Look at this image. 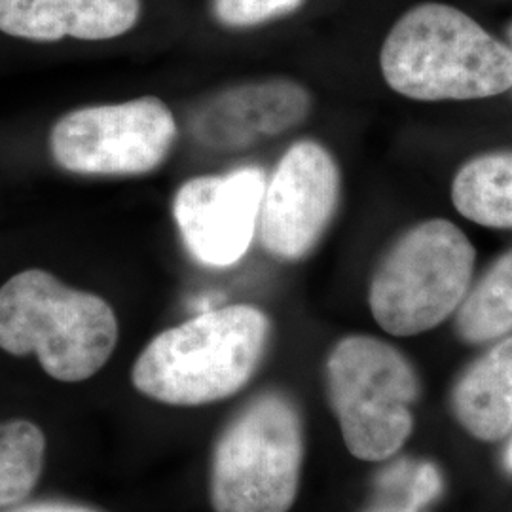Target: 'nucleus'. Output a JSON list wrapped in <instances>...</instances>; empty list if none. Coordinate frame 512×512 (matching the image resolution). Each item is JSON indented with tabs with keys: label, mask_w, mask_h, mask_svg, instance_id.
<instances>
[{
	"label": "nucleus",
	"mask_w": 512,
	"mask_h": 512,
	"mask_svg": "<svg viewBox=\"0 0 512 512\" xmlns=\"http://www.w3.org/2000/svg\"><path fill=\"white\" fill-rule=\"evenodd\" d=\"M509 48H511V52H512V25H511V29H509Z\"/></svg>",
	"instance_id": "obj_20"
},
{
	"label": "nucleus",
	"mask_w": 512,
	"mask_h": 512,
	"mask_svg": "<svg viewBox=\"0 0 512 512\" xmlns=\"http://www.w3.org/2000/svg\"><path fill=\"white\" fill-rule=\"evenodd\" d=\"M264 190L266 175L255 165L186 181L175 194L173 215L192 258L209 268L239 262L255 238Z\"/></svg>",
	"instance_id": "obj_9"
},
{
	"label": "nucleus",
	"mask_w": 512,
	"mask_h": 512,
	"mask_svg": "<svg viewBox=\"0 0 512 512\" xmlns=\"http://www.w3.org/2000/svg\"><path fill=\"white\" fill-rule=\"evenodd\" d=\"M304 456L302 420L281 393L255 397L222 431L211 467L215 512H289Z\"/></svg>",
	"instance_id": "obj_4"
},
{
	"label": "nucleus",
	"mask_w": 512,
	"mask_h": 512,
	"mask_svg": "<svg viewBox=\"0 0 512 512\" xmlns=\"http://www.w3.org/2000/svg\"><path fill=\"white\" fill-rule=\"evenodd\" d=\"M6 512H101L84 507V505H74V503H61V501H44V503H31V505H21L14 507Z\"/></svg>",
	"instance_id": "obj_18"
},
{
	"label": "nucleus",
	"mask_w": 512,
	"mask_h": 512,
	"mask_svg": "<svg viewBox=\"0 0 512 512\" xmlns=\"http://www.w3.org/2000/svg\"><path fill=\"white\" fill-rule=\"evenodd\" d=\"M302 0H211V12L222 27L249 29L294 12Z\"/></svg>",
	"instance_id": "obj_17"
},
{
	"label": "nucleus",
	"mask_w": 512,
	"mask_h": 512,
	"mask_svg": "<svg viewBox=\"0 0 512 512\" xmlns=\"http://www.w3.org/2000/svg\"><path fill=\"white\" fill-rule=\"evenodd\" d=\"M340 200V171L327 148L300 141L289 148L266 184L260 241L281 260L310 255L329 228Z\"/></svg>",
	"instance_id": "obj_8"
},
{
	"label": "nucleus",
	"mask_w": 512,
	"mask_h": 512,
	"mask_svg": "<svg viewBox=\"0 0 512 512\" xmlns=\"http://www.w3.org/2000/svg\"><path fill=\"white\" fill-rule=\"evenodd\" d=\"M458 330L473 344L490 342L512 332V251L501 256L475 291L463 298Z\"/></svg>",
	"instance_id": "obj_14"
},
{
	"label": "nucleus",
	"mask_w": 512,
	"mask_h": 512,
	"mask_svg": "<svg viewBox=\"0 0 512 512\" xmlns=\"http://www.w3.org/2000/svg\"><path fill=\"white\" fill-rule=\"evenodd\" d=\"M173 112L158 97L71 110L55 122L50 152L86 177H137L164 164L177 141Z\"/></svg>",
	"instance_id": "obj_7"
},
{
	"label": "nucleus",
	"mask_w": 512,
	"mask_h": 512,
	"mask_svg": "<svg viewBox=\"0 0 512 512\" xmlns=\"http://www.w3.org/2000/svg\"><path fill=\"white\" fill-rule=\"evenodd\" d=\"M380 499L365 512H420L442 490L439 469L433 463L399 461L378 480Z\"/></svg>",
	"instance_id": "obj_16"
},
{
	"label": "nucleus",
	"mask_w": 512,
	"mask_h": 512,
	"mask_svg": "<svg viewBox=\"0 0 512 512\" xmlns=\"http://www.w3.org/2000/svg\"><path fill=\"white\" fill-rule=\"evenodd\" d=\"M452 200L465 219L512 228V152L486 154L459 169Z\"/></svg>",
	"instance_id": "obj_13"
},
{
	"label": "nucleus",
	"mask_w": 512,
	"mask_h": 512,
	"mask_svg": "<svg viewBox=\"0 0 512 512\" xmlns=\"http://www.w3.org/2000/svg\"><path fill=\"white\" fill-rule=\"evenodd\" d=\"M327 389L355 458L384 461L403 448L420 384L401 351L363 334L340 340L327 361Z\"/></svg>",
	"instance_id": "obj_6"
},
{
	"label": "nucleus",
	"mask_w": 512,
	"mask_h": 512,
	"mask_svg": "<svg viewBox=\"0 0 512 512\" xmlns=\"http://www.w3.org/2000/svg\"><path fill=\"white\" fill-rule=\"evenodd\" d=\"M459 423L478 440L494 442L512 431V338L471 366L454 391Z\"/></svg>",
	"instance_id": "obj_12"
},
{
	"label": "nucleus",
	"mask_w": 512,
	"mask_h": 512,
	"mask_svg": "<svg viewBox=\"0 0 512 512\" xmlns=\"http://www.w3.org/2000/svg\"><path fill=\"white\" fill-rule=\"evenodd\" d=\"M475 247L456 224L444 219L418 224L380 262L368 304L378 325L393 336L435 329L467 294Z\"/></svg>",
	"instance_id": "obj_5"
},
{
	"label": "nucleus",
	"mask_w": 512,
	"mask_h": 512,
	"mask_svg": "<svg viewBox=\"0 0 512 512\" xmlns=\"http://www.w3.org/2000/svg\"><path fill=\"white\" fill-rule=\"evenodd\" d=\"M385 82L418 101L484 99L512 88L511 48L448 4L406 12L380 55Z\"/></svg>",
	"instance_id": "obj_2"
},
{
	"label": "nucleus",
	"mask_w": 512,
	"mask_h": 512,
	"mask_svg": "<svg viewBox=\"0 0 512 512\" xmlns=\"http://www.w3.org/2000/svg\"><path fill=\"white\" fill-rule=\"evenodd\" d=\"M116 342V313L97 294L73 289L38 268L0 287V349L16 357L35 353L54 380L74 384L92 378Z\"/></svg>",
	"instance_id": "obj_3"
},
{
	"label": "nucleus",
	"mask_w": 512,
	"mask_h": 512,
	"mask_svg": "<svg viewBox=\"0 0 512 512\" xmlns=\"http://www.w3.org/2000/svg\"><path fill=\"white\" fill-rule=\"evenodd\" d=\"M311 95L291 78H260L209 95L194 109L188 126L202 147L239 152L300 126Z\"/></svg>",
	"instance_id": "obj_10"
},
{
	"label": "nucleus",
	"mask_w": 512,
	"mask_h": 512,
	"mask_svg": "<svg viewBox=\"0 0 512 512\" xmlns=\"http://www.w3.org/2000/svg\"><path fill=\"white\" fill-rule=\"evenodd\" d=\"M268 315L249 304L205 311L160 332L135 361L139 393L171 406H202L249 384L268 349Z\"/></svg>",
	"instance_id": "obj_1"
},
{
	"label": "nucleus",
	"mask_w": 512,
	"mask_h": 512,
	"mask_svg": "<svg viewBox=\"0 0 512 512\" xmlns=\"http://www.w3.org/2000/svg\"><path fill=\"white\" fill-rule=\"evenodd\" d=\"M44 454L46 437L33 421L0 423V509L16 505L35 490Z\"/></svg>",
	"instance_id": "obj_15"
},
{
	"label": "nucleus",
	"mask_w": 512,
	"mask_h": 512,
	"mask_svg": "<svg viewBox=\"0 0 512 512\" xmlns=\"http://www.w3.org/2000/svg\"><path fill=\"white\" fill-rule=\"evenodd\" d=\"M505 467H507L509 473H512V440L509 448H507V452H505Z\"/></svg>",
	"instance_id": "obj_19"
},
{
	"label": "nucleus",
	"mask_w": 512,
	"mask_h": 512,
	"mask_svg": "<svg viewBox=\"0 0 512 512\" xmlns=\"http://www.w3.org/2000/svg\"><path fill=\"white\" fill-rule=\"evenodd\" d=\"M141 18V0H0V31L31 42L110 40Z\"/></svg>",
	"instance_id": "obj_11"
}]
</instances>
